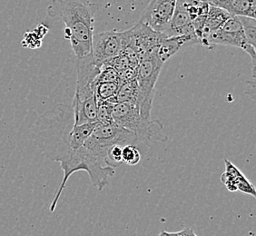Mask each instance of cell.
Segmentation results:
<instances>
[{"label":"cell","mask_w":256,"mask_h":236,"mask_svg":"<svg viewBox=\"0 0 256 236\" xmlns=\"http://www.w3.org/2000/svg\"><path fill=\"white\" fill-rule=\"evenodd\" d=\"M158 236H174L172 232H168L162 231Z\"/></svg>","instance_id":"obj_24"},{"label":"cell","mask_w":256,"mask_h":236,"mask_svg":"<svg viewBox=\"0 0 256 236\" xmlns=\"http://www.w3.org/2000/svg\"><path fill=\"white\" fill-rule=\"evenodd\" d=\"M200 44V40L196 34L180 36H166L158 48V56L162 63L166 62L182 48L191 46L192 44Z\"/></svg>","instance_id":"obj_10"},{"label":"cell","mask_w":256,"mask_h":236,"mask_svg":"<svg viewBox=\"0 0 256 236\" xmlns=\"http://www.w3.org/2000/svg\"><path fill=\"white\" fill-rule=\"evenodd\" d=\"M231 16H232L229 13H227L226 10L214 6L209 5V10H208V13H207L206 25L204 26L202 34H201V38H200V44H202V42L206 40L207 38L212 34V32L221 28L222 25Z\"/></svg>","instance_id":"obj_13"},{"label":"cell","mask_w":256,"mask_h":236,"mask_svg":"<svg viewBox=\"0 0 256 236\" xmlns=\"http://www.w3.org/2000/svg\"><path fill=\"white\" fill-rule=\"evenodd\" d=\"M209 5L226 10L234 16H246L256 18V0H212Z\"/></svg>","instance_id":"obj_11"},{"label":"cell","mask_w":256,"mask_h":236,"mask_svg":"<svg viewBox=\"0 0 256 236\" xmlns=\"http://www.w3.org/2000/svg\"><path fill=\"white\" fill-rule=\"evenodd\" d=\"M112 118L118 126L136 134L141 143L149 144L168 140V136L164 133L162 124L158 120L142 118L136 104H114Z\"/></svg>","instance_id":"obj_3"},{"label":"cell","mask_w":256,"mask_h":236,"mask_svg":"<svg viewBox=\"0 0 256 236\" xmlns=\"http://www.w3.org/2000/svg\"><path fill=\"white\" fill-rule=\"evenodd\" d=\"M138 88L136 79L123 83L119 86L116 96L109 101L113 104L134 103L138 101Z\"/></svg>","instance_id":"obj_14"},{"label":"cell","mask_w":256,"mask_h":236,"mask_svg":"<svg viewBox=\"0 0 256 236\" xmlns=\"http://www.w3.org/2000/svg\"><path fill=\"white\" fill-rule=\"evenodd\" d=\"M141 161V154L138 148L134 146L128 144L123 148L122 152V162L130 166H136Z\"/></svg>","instance_id":"obj_20"},{"label":"cell","mask_w":256,"mask_h":236,"mask_svg":"<svg viewBox=\"0 0 256 236\" xmlns=\"http://www.w3.org/2000/svg\"><path fill=\"white\" fill-rule=\"evenodd\" d=\"M99 82L116 83L120 86L122 84L120 78H119L118 73L114 69L108 66H103L100 69V73L94 80V83H99Z\"/></svg>","instance_id":"obj_21"},{"label":"cell","mask_w":256,"mask_h":236,"mask_svg":"<svg viewBox=\"0 0 256 236\" xmlns=\"http://www.w3.org/2000/svg\"><path fill=\"white\" fill-rule=\"evenodd\" d=\"M176 0H152L148 3L139 23L149 28L166 34L176 8Z\"/></svg>","instance_id":"obj_6"},{"label":"cell","mask_w":256,"mask_h":236,"mask_svg":"<svg viewBox=\"0 0 256 236\" xmlns=\"http://www.w3.org/2000/svg\"><path fill=\"white\" fill-rule=\"evenodd\" d=\"M98 123L76 126L71 106L58 104L41 116L36 123V143L46 158L58 162L64 172L62 182L50 204L54 212L69 177L84 171L88 174L93 186L99 191L108 184L114 169L104 166L84 146Z\"/></svg>","instance_id":"obj_1"},{"label":"cell","mask_w":256,"mask_h":236,"mask_svg":"<svg viewBox=\"0 0 256 236\" xmlns=\"http://www.w3.org/2000/svg\"><path fill=\"white\" fill-rule=\"evenodd\" d=\"M179 1L192 21L197 18L207 16L209 10V4L207 1Z\"/></svg>","instance_id":"obj_17"},{"label":"cell","mask_w":256,"mask_h":236,"mask_svg":"<svg viewBox=\"0 0 256 236\" xmlns=\"http://www.w3.org/2000/svg\"><path fill=\"white\" fill-rule=\"evenodd\" d=\"M162 61L158 56V48L154 50L138 64L136 83H138V104L139 112L144 119H151V111L154 98V88L162 68Z\"/></svg>","instance_id":"obj_4"},{"label":"cell","mask_w":256,"mask_h":236,"mask_svg":"<svg viewBox=\"0 0 256 236\" xmlns=\"http://www.w3.org/2000/svg\"><path fill=\"white\" fill-rule=\"evenodd\" d=\"M129 46L138 54L139 61L152 51L156 50L162 40L166 36L149 28L146 26L138 22L133 28L128 30Z\"/></svg>","instance_id":"obj_8"},{"label":"cell","mask_w":256,"mask_h":236,"mask_svg":"<svg viewBox=\"0 0 256 236\" xmlns=\"http://www.w3.org/2000/svg\"><path fill=\"white\" fill-rule=\"evenodd\" d=\"M190 34H196L192 26V20L186 12V10H184L180 1L178 0L176 4V8L169 25V28L164 36H166L168 38H172Z\"/></svg>","instance_id":"obj_12"},{"label":"cell","mask_w":256,"mask_h":236,"mask_svg":"<svg viewBox=\"0 0 256 236\" xmlns=\"http://www.w3.org/2000/svg\"><path fill=\"white\" fill-rule=\"evenodd\" d=\"M202 44L204 46H210L212 44H222L244 50L249 44L246 40L242 26L238 18L232 16L221 28L212 32L202 42Z\"/></svg>","instance_id":"obj_7"},{"label":"cell","mask_w":256,"mask_h":236,"mask_svg":"<svg viewBox=\"0 0 256 236\" xmlns=\"http://www.w3.org/2000/svg\"><path fill=\"white\" fill-rule=\"evenodd\" d=\"M120 84L108 82L94 83V92L98 102L108 101L116 96Z\"/></svg>","instance_id":"obj_16"},{"label":"cell","mask_w":256,"mask_h":236,"mask_svg":"<svg viewBox=\"0 0 256 236\" xmlns=\"http://www.w3.org/2000/svg\"><path fill=\"white\" fill-rule=\"evenodd\" d=\"M172 234L174 236H197L192 227H186L181 231L174 232Z\"/></svg>","instance_id":"obj_23"},{"label":"cell","mask_w":256,"mask_h":236,"mask_svg":"<svg viewBox=\"0 0 256 236\" xmlns=\"http://www.w3.org/2000/svg\"><path fill=\"white\" fill-rule=\"evenodd\" d=\"M226 164V172L221 176V181L226 186L227 190L230 192H240L250 194L252 197H256V188L244 174L234 166L229 160H224Z\"/></svg>","instance_id":"obj_9"},{"label":"cell","mask_w":256,"mask_h":236,"mask_svg":"<svg viewBox=\"0 0 256 236\" xmlns=\"http://www.w3.org/2000/svg\"><path fill=\"white\" fill-rule=\"evenodd\" d=\"M48 28L44 24H40L33 31H28L24 36V38L21 41V44L24 48H28L30 50H38L42 46V40L48 34Z\"/></svg>","instance_id":"obj_15"},{"label":"cell","mask_w":256,"mask_h":236,"mask_svg":"<svg viewBox=\"0 0 256 236\" xmlns=\"http://www.w3.org/2000/svg\"><path fill=\"white\" fill-rule=\"evenodd\" d=\"M124 146L119 144H114L109 148L106 154V166L108 168H118L119 166L123 164L122 162V152Z\"/></svg>","instance_id":"obj_22"},{"label":"cell","mask_w":256,"mask_h":236,"mask_svg":"<svg viewBox=\"0 0 256 236\" xmlns=\"http://www.w3.org/2000/svg\"><path fill=\"white\" fill-rule=\"evenodd\" d=\"M98 10L96 2L88 0H54L46 8L50 18L64 23V38L70 41L76 59L91 54Z\"/></svg>","instance_id":"obj_2"},{"label":"cell","mask_w":256,"mask_h":236,"mask_svg":"<svg viewBox=\"0 0 256 236\" xmlns=\"http://www.w3.org/2000/svg\"><path fill=\"white\" fill-rule=\"evenodd\" d=\"M242 26L247 43L256 48V20L246 16H237Z\"/></svg>","instance_id":"obj_18"},{"label":"cell","mask_w":256,"mask_h":236,"mask_svg":"<svg viewBox=\"0 0 256 236\" xmlns=\"http://www.w3.org/2000/svg\"><path fill=\"white\" fill-rule=\"evenodd\" d=\"M129 44L128 30L106 31L93 36L91 54L94 66L99 69L110 59L118 56Z\"/></svg>","instance_id":"obj_5"},{"label":"cell","mask_w":256,"mask_h":236,"mask_svg":"<svg viewBox=\"0 0 256 236\" xmlns=\"http://www.w3.org/2000/svg\"><path fill=\"white\" fill-rule=\"evenodd\" d=\"M114 104L109 100L104 102H98V123L100 124H108L114 123L112 118V110Z\"/></svg>","instance_id":"obj_19"}]
</instances>
